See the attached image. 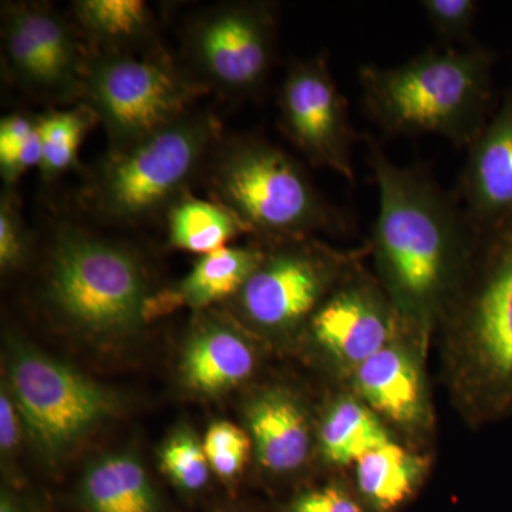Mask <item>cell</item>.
Here are the masks:
<instances>
[{"label":"cell","instance_id":"cell-1","mask_svg":"<svg viewBox=\"0 0 512 512\" xmlns=\"http://www.w3.org/2000/svg\"><path fill=\"white\" fill-rule=\"evenodd\" d=\"M366 146L379 191L370 251L404 332L424 348L466 278L480 234L426 167L394 164L370 136Z\"/></svg>","mask_w":512,"mask_h":512},{"label":"cell","instance_id":"cell-2","mask_svg":"<svg viewBox=\"0 0 512 512\" xmlns=\"http://www.w3.org/2000/svg\"><path fill=\"white\" fill-rule=\"evenodd\" d=\"M494 62L473 43L429 49L399 66L367 64L359 70L363 107L390 136H437L468 150L494 113Z\"/></svg>","mask_w":512,"mask_h":512},{"label":"cell","instance_id":"cell-3","mask_svg":"<svg viewBox=\"0 0 512 512\" xmlns=\"http://www.w3.org/2000/svg\"><path fill=\"white\" fill-rule=\"evenodd\" d=\"M451 370L476 423L512 413V221L481 232L443 318Z\"/></svg>","mask_w":512,"mask_h":512},{"label":"cell","instance_id":"cell-4","mask_svg":"<svg viewBox=\"0 0 512 512\" xmlns=\"http://www.w3.org/2000/svg\"><path fill=\"white\" fill-rule=\"evenodd\" d=\"M207 165L215 201L269 244L348 231L345 215L320 194L301 163L269 141L225 138Z\"/></svg>","mask_w":512,"mask_h":512},{"label":"cell","instance_id":"cell-5","mask_svg":"<svg viewBox=\"0 0 512 512\" xmlns=\"http://www.w3.org/2000/svg\"><path fill=\"white\" fill-rule=\"evenodd\" d=\"M46 293L63 319L93 335L131 332L158 306L130 249L76 227L57 231Z\"/></svg>","mask_w":512,"mask_h":512},{"label":"cell","instance_id":"cell-6","mask_svg":"<svg viewBox=\"0 0 512 512\" xmlns=\"http://www.w3.org/2000/svg\"><path fill=\"white\" fill-rule=\"evenodd\" d=\"M221 141L211 111L192 110L121 151H109L93 175L94 207L111 221L141 222L170 210Z\"/></svg>","mask_w":512,"mask_h":512},{"label":"cell","instance_id":"cell-7","mask_svg":"<svg viewBox=\"0 0 512 512\" xmlns=\"http://www.w3.org/2000/svg\"><path fill=\"white\" fill-rule=\"evenodd\" d=\"M210 90L164 56L97 52L87 60L82 99L121 151L192 111Z\"/></svg>","mask_w":512,"mask_h":512},{"label":"cell","instance_id":"cell-8","mask_svg":"<svg viewBox=\"0 0 512 512\" xmlns=\"http://www.w3.org/2000/svg\"><path fill=\"white\" fill-rule=\"evenodd\" d=\"M365 255L366 249L342 251L313 237L272 242L232 299L242 318L255 328L292 332L308 323L320 303L359 268Z\"/></svg>","mask_w":512,"mask_h":512},{"label":"cell","instance_id":"cell-9","mask_svg":"<svg viewBox=\"0 0 512 512\" xmlns=\"http://www.w3.org/2000/svg\"><path fill=\"white\" fill-rule=\"evenodd\" d=\"M274 3L229 2L192 20L185 36L188 72L208 90L232 99L261 92L276 53Z\"/></svg>","mask_w":512,"mask_h":512},{"label":"cell","instance_id":"cell-10","mask_svg":"<svg viewBox=\"0 0 512 512\" xmlns=\"http://www.w3.org/2000/svg\"><path fill=\"white\" fill-rule=\"evenodd\" d=\"M10 380L23 421L49 453L69 447L114 410L99 384L25 346L13 350Z\"/></svg>","mask_w":512,"mask_h":512},{"label":"cell","instance_id":"cell-11","mask_svg":"<svg viewBox=\"0 0 512 512\" xmlns=\"http://www.w3.org/2000/svg\"><path fill=\"white\" fill-rule=\"evenodd\" d=\"M279 113L285 136L309 164L353 183L355 128L325 56L289 64L279 92Z\"/></svg>","mask_w":512,"mask_h":512},{"label":"cell","instance_id":"cell-12","mask_svg":"<svg viewBox=\"0 0 512 512\" xmlns=\"http://www.w3.org/2000/svg\"><path fill=\"white\" fill-rule=\"evenodd\" d=\"M306 326L316 345L349 373L406 333L383 286L360 266L320 303Z\"/></svg>","mask_w":512,"mask_h":512},{"label":"cell","instance_id":"cell-13","mask_svg":"<svg viewBox=\"0 0 512 512\" xmlns=\"http://www.w3.org/2000/svg\"><path fill=\"white\" fill-rule=\"evenodd\" d=\"M457 200L478 234L512 221V84L468 148Z\"/></svg>","mask_w":512,"mask_h":512},{"label":"cell","instance_id":"cell-14","mask_svg":"<svg viewBox=\"0 0 512 512\" xmlns=\"http://www.w3.org/2000/svg\"><path fill=\"white\" fill-rule=\"evenodd\" d=\"M404 335L353 370L352 379L359 399L377 416L414 429L427 419L426 387Z\"/></svg>","mask_w":512,"mask_h":512},{"label":"cell","instance_id":"cell-15","mask_svg":"<svg viewBox=\"0 0 512 512\" xmlns=\"http://www.w3.org/2000/svg\"><path fill=\"white\" fill-rule=\"evenodd\" d=\"M249 437L259 463L275 474L292 473L311 453V427L302 404L285 390L258 394L247 407Z\"/></svg>","mask_w":512,"mask_h":512},{"label":"cell","instance_id":"cell-16","mask_svg":"<svg viewBox=\"0 0 512 512\" xmlns=\"http://www.w3.org/2000/svg\"><path fill=\"white\" fill-rule=\"evenodd\" d=\"M254 346L237 330L207 322L188 342L181 370L187 386L214 394L238 386L254 373Z\"/></svg>","mask_w":512,"mask_h":512},{"label":"cell","instance_id":"cell-17","mask_svg":"<svg viewBox=\"0 0 512 512\" xmlns=\"http://www.w3.org/2000/svg\"><path fill=\"white\" fill-rule=\"evenodd\" d=\"M359 498L370 512H394L420 487L426 461L390 440L355 464Z\"/></svg>","mask_w":512,"mask_h":512},{"label":"cell","instance_id":"cell-18","mask_svg":"<svg viewBox=\"0 0 512 512\" xmlns=\"http://www.w3.org/2000/svg\"><path fill=\"white\" fill-rule=\"evenodd\" d=\"M265 255L261 247H224L202 255L190 274L173 291L165 305H185L201 311L214 303L231 301L254 274Z\"/></svg>","mask_w":512,"mask_h":512},{"label":"cell","instance_id":"cell-19","mask_svg":"<svg viewBox=\"0 0 512 512\" xmlns=\"http://www.w3.org/2000/svg\"><path fill=\"white\" fill-rule=\"evenodd\" d=\"M82 497L90 512H158L146 470L128 454H113L92 464L83 478Z\"/></svg>","mask_w":512,"mask_h":512},{"label":"cell","instance_id":"cell-20","mask_svg":"<svg viewBox=\"0 0 512 512\" xmlns=\"http://www.w3.org/2000/svg\"><path fill=\"white\" fill-rule=\"evenodd\" d=\"M390 440L379 416L356 397L336 400L319 426L320 454L335 467L355 466L360 458Z\"/></svg>","mask_w":512,"mask_h":512},{"label":"cell","instance_id":"cell-21","mask_svg":"<svg viewBox=\"0 0 512 512\" xmlns=\"http://www.w3.org/2000/svg\"><path fill=\"white\" fill-rule=\"evenodd\" d=\"M72 8L77 25L100 52L130 53L154 36L153 13L141 0H77Z\"/></svg>","mask_w":512,"mask_h":512},{"label":"cell","instance_id":"cell-22","mask_svg":"<svg viewBox=\"0 0 512 512\" xmlns=\"http://www.w3.org/2000/svg\"><path fill=\"white\" fill-rule=\"evenodd\" d=\"M168 241L171 247L210 254L224 248L231 239L249 234L234 212L217 201H204L184 194L167 214Z\"/></svg>","mask_w":512,"mask_h":512},{"label":"cell","instance_id":"cell-23","mask_svg":"<svg viewBox=\"0 0 512 512\" xmlns=\"http://www.w3.org/2000/svg\"><path fill=\"white\" fill-rule=\"evenodd\" d=\"M2 45L10 76L30 92L67 99L62 83L43 53L39 40L29 29L18 3L2 8Z\"/></svg>","mask_w":512,"mask_h":512},{"label":"cell","instance_id":"cell-24","mask_svg":"<svg viewBox=\"0 0 512 512\" xmlns=\"http://www.w3.org/2000/svg\"><path fill=\"white\" fill-rule=\"evenodd\" d=\"M96 121L93 111L83 103L74 109L52 111L39 117L42 140L39 168L43 178L50 180L73 167L83 138Z\"/></svg>","mask_w":512,"mask_h":512},{"label":"cell","instance_id":"cell-25","mask_svg":"<svg viewBox=\"0 0 512 512\" xmlns=\"http://www.w3.org/2000/svg\"><path fill=\"white\" fill-rule=\"evenodd\" d=\"M160 466L165 476L185 491H198L210 477V463L202 443L190 430H180L165 441L160 451Z\"/></svg>","mask_w":512,"mask_h":512},{"label":"cell","instance_id":"cell-26","mask_svg":"<svg viewBox=\"0 0 512 512\" xmlns=\"http://www.w3.org/2000/svg\"><path fill=\"white\" fill-rule=\"evenodd\" d=\"M205 456L211 470L224 480H231L241 473L251 453L249 434L228 421H217L208 427L202 440Z\"/></svg>","mask_w":512,"mask_h":512},{"label":"cell","instance_id":"cell-27","mask_svg":"<svg viewBox=\"0 0 512 512\" xmlns=\"http://www.w3.org/2000/svg\"><path fill=\"white\" fill-rule=\"evenodd\" d=\"M480 3L476 0H423L431 28L446 43L464 42L473 45L471 32L476 23Z\"/></svg>","mask_w":512,"mask_h":512},{"label":"cell","instance_id":"cell-28","mask_svg":"<svg viewBox=\"0 0 512 512\" xmlns=\"http://www.w3.org/2000/svg\"><path fill=\"white\" fill-rule=\"evenodd\" d=\"M28 249L25 221L9 192L0 198V268L3 272L18 268Z\"/></svg>","mask_w":512,"mask_h":512},{"label":"cell","instance_id":"cell-29","mask_svg":"<svg viewBox=\"0 0 512 512\" xmlns=\"http://www.w3.org/2000/svg\"><path fill=\"white\" fill-rule=\"evenodd\" d=\"M39 124V117L10 114L0 121V174L13 185L19 180L20 153Z\"/></svg>","mask_w":512,"mask_h":512},{"label":"cell","instance_id":"cell-30","mask_svg":"<svg viewBox=\"0 0 512 512\" xmlns=\"http://www.w3.org/2000/svg\"><path fill=\"white\" fill-rule=\"evenodd\" d=\"M288 512H370L359 497L339 485H325L299 494Z\"/></svg>","mask_w":512,"mask_h":512},{"label":"cell","instance_id":"cell-31","mask_svg":"<svg viewBox=\"0 0 512 512\" xmlns=\"http://www.w3.org/2000/svg\"><path fill=\"white\" fill-rule=\"evenodd\" d=\"M15 404L8 392L2 390L0 396V447L3 453L12 450L18 443V414H16Z\"/></svg>","mask_w":512,"mask_h":512},{"label":"cell","instance_id":"cell-32","mask_svg":"<svg viewBox=\"0 0 512 512\" xmlns=\"http://www.w3.org/2000/svg\"><path fill=\"white\" fill-rule=\"evenodd\" d=\"M0 512H19V508L9 495L3 494L2 501H0Z\"/></svg>","mask_w":512,"mask_h":512}]
</instances>
